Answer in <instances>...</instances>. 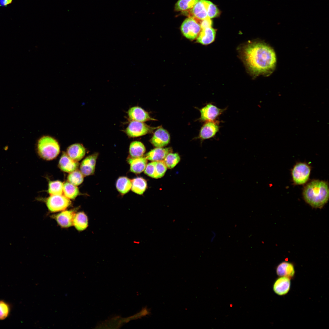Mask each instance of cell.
<instances>
[{
  "mask_svg": "<svg viewBox=\"0 0 329 329\" xmlns=\"http://www.w3.org/2000/svg\"><path fill=\"white\" fill-rule=\"evenodd\" d=\"M244 61L249 71L255 76H268L274 71L276 58L273 49L263 42L246 45L243 52Z\"/></svg>",
  "mask_w": 329,
  "mask_h": 329,
  "instance_id": "cell-1",
  "label": "cell"
},
{
  "mask_svg": "<svg viewBox=\"0 0 329 329\" xmlns=\"http://www.w3.org/2000/svg\"><path fill=\"white\" fill-rule=\"evenodd\" d=\"M303 195L306 202L311 207L321 208L328 200V183L323 181L313 180L304 187Z\"/></svg>",
  "mask_w": 329,
  "mask_h": 329,
  "instance_id": "cell-2",
  "label": "cell"
},
{
  "mask_svg": "<svg viewBox=\"0 0 329 329\" xmlns=\"http://www.w3.org/2000/svg\"><path fill=\"white\" fill-rule=\"evenodd\" d=\"M37 150L39 156L47 160L54 159L58 155L60 148L57 141L49 136H44L38 140Z\"/></svg>",
  "mask_w": 329,
  "mask_h": 329,
  "instance_id": "cell-3",
  "label": "cell"
},
{
  "mask_svg": "<svg viewBox=\"0 0 329 329\" xmlns=\"http://www.w3.org/2000/svg\"><path fill=\"white\" fill-rule=\"evenodd\" d=\"M181 30L186 38L193 40L197 38L201 28L198 21L193 17H188L182 23Z\"/></svg>",
  "mask_w": 329,
  "mask_h": 329,
  "instance_id": "cell-4",
  "label": "cell"
},
{
  "mask_svg": "<svg viewBox=\"0 0 329 329\" xmlns=\"http://www.w3.org/2000/svg\"><path fill=\"white\" fill-rule=\"evenodd\" d=\"M46 203L48 210L52 212L65 210L71 204L70 199L62 195H51Z\"/></svg>",
  "mask_w": 329,
  "mask_h": 329,
  "instance_id": "cell-5",
  "label": "cell"
},
{
  "mask_svg": "<svg viewBox=\"0 0 329 329\" xmlns=\"http://www.w3.org/2000/svg\"><path fill=\"white\" fill-rule=\"evenodd\" d=\"M311 168L307 164L300 162L293 167L292 175L294 182L297 185H302L308 180L310 174Z\"/></svg>",
  "mask_w": 329,
  "mask_h": 329,
  "instance_id": "cell-6",
  "label": "cell"
},
{
  "mask_svg": "<svg viewBox=\"0 0 329 329\" xmlns=\"http://www.w3.org/2000/svg\"><path fill=\"white\" fill-rule=\"evenodd\" d=\"M158 128L150 126L143 122L131 121L126 132L129 136L136 137L150 133Z\"/></svg>",
  "mask_w": 329,
  "mask_h": 329,
  "instance_id": "cell-7",
  "label": "cell"
},
{
  "mask_svg": "<svg viewBox=\"0 0 329 329\" xmlns=\"http://www.w3.org/2000/svg\"><path fill=\"white\" fill-rule=\"evenodd\" d=\"M226 109L220 108L211 103H208L200 109V119L206 122L216 120Z\"/></svg>",
  "mask_w": 329,
  "mask_h": 329,
  "instance_id": "cell-8",
  "label": "cell"
},
{
  "mask_svg": "<svg viewBox=\"0 0 329 329\" xmlns=\"http://www.w3.org/2000/svg\"><path fill=\"white\" fill-rule=\"evenodd\" d=\"M210 1L200 0L189 10L183 12L188 17H193L197 20L204 19L207 17V10Z\"/></svg>",
  "mask_w": 329,
  "mask_h": 329,
  "instance_id": "cell-9",
  "label": "cell"
},
{
  "mask_svg": "<svg viewBox=\"0 0 329 329\" xmlns=\"http://www.w3.org/2000/svg\"><path fill=\"white\" fill-rule=\"evenodd\" d=\"M220 122L218 120L207 122L201 127L199 137L204 140L214 137L219 131Z\"/></svg>",
  "mask_w": 329,
  "mask_h": 329,
  "instance_id": "cell-10",
  "label": "cell"
},
{
  "mask_svg": "<svg viewBox=\"0 0 329 329\" xmlns=\"http://www.w3.org/2000/svg\"><path fill=\"white\" fill-rule=\"evenodd\" d=\"M170 136L168 132L162 127H158L154 133L150 141L156 147H162L170 142Z\"/></svg>",
  "mask_w": 329,
  "mask_h": 329,
  "instance_id": "cell-11",
  "label": "cell"
},
{
  "mask_svg": "<svg viewBox=\"0 0 329 329\" xmlns=\"http://www.w3.org/2000/svg\"><path fill=\"white\" fill-rule=\"evenodd\" d=\"M75 214L73 210H65L53 215L52 217L60 226L63 228H67L73 225Z\"/></svg>",
  "mask_w": 329,
  "mask_h": 329,
  "instance_id": "cell-12",
  "label": "cell"
},
{
  "mask_svg": "<svg viewBox=\"0 0 329 329\" xmlns=\"http://www.w3.org/2000/svg\"><path fill=\"white\" fill-rule=\"evenodd\" d=\"M98 154L96 153L87 157L81 163L80 171L84 176L92 175L94 172Z\"/></svg>",
  "mask_w": 329,
  "mask_h": 329,
  "instance_id": "cell-13",
  "label": "cell"
},
{
  "mask_svg": "<svg viewBox=\"0 0 329 329\" xmlns=\"http://www.w3.org/2000/svg\"><path fill=\"white\" fill-rule=\"evenodd\" d=\"M128 115L131 121L144 122L149 120H155L150 116L148 113L140 107L135 106L130 108Z\"/></svg>",
  "mask_w": 329,
  "mask_h": 329,
  "instance_id": "cell-14",
  "label": "cell"
},
{
  "mask_svg": "<svg viewBox=\"0 0 329 329\" xmlns=\"http://www.w3.org/2000/svg\"><path fill=\"white\" fill-rule=\"evenodd\" d=\"M291 286L290 278L286 277H280L274 282L273 290L277 295L281 296L286 294Z\"/></svg>",
  "mask_w": 329,
  "mask_h": 329,
  "instance_id": "cell-15",
  "label": "cell"
},
{
  "mask_svg": "<svg viewBox=\"0 0 329 329\" xmlns=\"http://www.w3.org/2000/svg\"><path fill=\"white\" fill-rule=\"evenodd\" d=\"M79 164L71 158L66 153L63 152L60 159L58 166L62 171L70 173L77 169Z\"/></svg>",
  "mask_w": 329,
  "mask_h": 329,
  "instance_id": "cell-16",
  "label": "cell"
},
{
  "mask_svg": "<svg viewBox=\"0 0 329 329\" xmlns=\"http://www.w3.org/2000/svg\"><path fill=\"white\" fill-rule=\"evenodd\" d=\"M127 161L130 165V171L136 174H140L144 171L147 162L145 157H129Z\"/></svg>",
  "mask_w": 329,
  "mask_h": 329,
  "instance_id": "cell-17",
  "label": "cell"
},
{
  "mask_svg": "<svg viewBox=\"0 0 329 329\" xmlns=\"http://www.w3.org/2000/svg\"><path fill=\"white\" fill-rule=\"evenodd\" d=\"M171 152L169 148L156 147L147 153L145 157L147 160L154 161H162Z\"/></svg>",
  "mask_w": 329,
  "mask_h": 329,
  "instance_id": "cell-18",
  "label": "cell"
},
{
  "mask_svg": "<svg viewBox=\"0 0 329 329\" xmlns=\"http://www.w3.org/2000/svg\"><path fill=\"white\" fill-rule=\"evenodd\" d=\"M86 150L81 144L75 143L68 147L67 149V155L74 161H78L81 160L85 156Z\"/></svg>",
  "mask_w": 329,
  "mask_h": 329,
  "instance_id": "cell-19",
  "label": "cell"
},
{
  "mask_svg": "<svg viewBox=\"0 0 329 329\" xmlns=\"http://www.w3.org/2000/svg\"><path fill=\"white\" fill-rule=\"evenodd\" d=\"M276 273L279 277H286L290 278H292L295 273L294 265L288 262H282L277 267Z\"/></svg>",
  "mask_w": 329,
  "mask_h": 329,
  "instance_id": "cell-20",
  "label": "cell"
},
{
  "mask_svg": "<svg viewBox=\"0 0 329 329\" xmlns=\"http://www.w3.org/2000/svg\"><path fill=\"white\" fill-rule=\"evenodd\" d=\"M215 34V30L212 27L202 29L196 38L197 41L203 45L210 44L214 41Z\"/></svg>",
  "mask_w": 329,
  "mask_h": 329,
  "instance_id": "cell-21",
  "label": "cell"
},
{
  "mask_svg": "<svg viewBox=\"0 0 329 329\" xmlns=\"http://www.w3.org/2000/svg\"><path fill=\"white\" fill-rule=\"evenodd\" d=\"M73 225L78 231H83L88 226V219L86 214L83 212L76 213Z\"/></svg>",
  "mask_w": 329,
  "mask_h": 329,
  "instance_id": "cell-22",
  "label": "cell"
},
{
  "mask_svg": "<svg viewBox=\"0 0 329 329\" xmlns=\"http://www.w3.org/2000/svg\"><path fill=\"white\" fill-rule=\"evenodd\" d=\"M146 151L143 144L139 141H134L131 143L129 147V153L131 157H142Z\"/></svg>",
  "mask_w": 329,
  "mask_h": 329,
  "instance_id": "cell-23",
  "label": "cell"
},
{
  "mask_svg": "<svg viewBox=\"0 0 329 329\" xmlns=\"http://www.w3.org/2000/svg\"><path fill=\"white\" fill-rule=\"evenodd\" d=\"M131 189L134 193L139 195H142L147 188L146 180L142 177H136L131 180Z\"/></svg>",
  "mask_w": 329,
  "mask_h": 329,
  "instance_id": "cell-24",
  "label": "cell"
},
{
  "mask_svg": "<svg viewBox=\"0 0 329 329\" xmlns=\"http://www.w3.org/2000/svg\"><path fill=\"white\" fill-rule=\"evenodd\" d=\"M131 180L128 178L122 176L117 180L116 186L117 190L122 194H125L131 189Z\"/></svg>",
  "mask_w": 329,
  "mask_h": 329,
  "instance_id": "cell-25",
  "label": "cell"
},
{
  "mask_svg": "<svg viewBox=\"0 0 329 329\" xmlns=\"http://www.w3.org/2000/svg\"><path fill=\"white\" fill-rule=\"evenodd\" d=\"M200 0H179L175 4V10L182 12L190 10Z\"/></svg>",
  "mask_w": 329,
  "mask_h": 329,
  "instance_id": "cell-26",
  "label": "cell"
},
{
  "mask_svg": "<svg viewBox=\"0 0 329 329\" xmlns=\"http://www.w3.org/2000/svg\"><path fill=\"white\" fill-rule=\"evenodd\" d=\"M63 193L64 195L69 199H73L79 194L78 188L69 182L63 184Z\"/></svg>",
  "mask_w": 329,
  "mask_h": 329,
  "instance_id": "cell-27",
  "label": "cell"
},
{
  "mask_svg": "<svg viewBox=\"0 0 329 329\" xmlns=\"http://www.w3.org/2000/svg\"><path fill=\"white\" fill-rule=\"evenodd\" d=\"M63 184L59 181H50L48 183V193L51 195H62Z\"/></svg>",
  "mask_w": 329,
  "mask_h": 329,
  "instance_id": "cell-28",
  "label": "cell"
},
{
  "mask_svg": "<svg viewBox=\"0 0 329 329\" xmlns=\"http://www.w3.org/2000/svg\"><path fill=\"white\" fill-rule=\"evenodd\" d=\"M180 157L178 153H170L164 159L167 167L169 169L174 168L180 161Z\"/></svg>",
  "mask_w": 329,
  "mask_h": 329,
  "instance_id": "cell-29",
  "label": "cell"
},
{
  "mask_svg": "<svg viewBox=\"0 0 329 329\" xmlns=\"http://www.w3.org/2000/svg\"><path fill=\"white\" fill-rule=\"evenodd\" d=\"M83 176L80 171L77 169L70 172L68 176L67 179L70 183L76 186H78L83 182Z\"/></svg>",
  "mask_w": 329,
  "mask_h": 329,
  "instance_id": "cell-30",
  "label": "cell"
},
{
  "mask_svg": "<svg viewBox=\"0 0 329 329\" xmlns=\"http://www.w3.org/2000/svg\"><path fill=\"white\" fill-rule=\"evenodd\" d=\"M167 168L163 160L155 161V172L154 178L158 179L163 176L167 171Z\"/></svg>",
  "mask_w": 329,
  "mask_h": 329,
  "instance_id": "cell-31",
  "label": "cell"
},
{
  "mask_svg": "<svg viewBox=\"0 0 329 329\" xmlns=\"http://www.w3.org/2000/svg\"><path fill=\"white\" fill-rule=\"evenodd\" d=\"M10 310V306L8 303L4 300H0V320L6 319L9 314Z\"/></svg>",
  "mask_w": 329,
  "mask_h": 329,
  "instance_id": "cell-32",
  "label": "cell"
},
{
  "mask_svg": "<svg viewBox=\"0 0 329 329\" xmlns=\"http://www.w3.org/2000/svg\"><path fill=\"white\" fill-rule=\"evenodd\" d=\"M219 10L216 6L211 2H210L207 8V16L210 19L217 16L219 14Z\"/></svg>",
  "mask_w": 329,
  "mask_h": 329,
  "instance_id": "cell-33",
  "label": "cell"
},
{
  "mask_svg": "<svg viewBox=\"0 0 329 329\" xmlns=\"http://www.w3.org/2000/svg\"><path fill=\"white\" fill-rule=\"evenodd\" d=\"M155 161H153L147 164L144 170V173L148 176L154 178L155 172Z\"/></svg>",
  "mask_w": 329,
  "mask_h": 329,
  "instance_id": "cell-34",
  "label": "cell"
},
{
  "mask_svg": "<svg viewBox=\"0 0 329 329\" xmlns=\"http://www.w3.org/2000/svg\"><path fill=\"white\" fill-rule=\"evenodd\" d=\"M202 29L211 27L212 21L210 19L207 17L204 19L199 21Z\"/></svg>",
  "mask_w": 329,
  "mask_h": 329,
  "instance_id": "cell-35",
  "label": "cell"
},
{
  "mask_svg": "<svg viewBox=\"0 0 329 329\" xmlns=\"http://www.w3.org/2000/svg\"><path fill=\"white\" fill-rule=\"evenodd\" d=\"M12 0H0V6L6 7L11 4Z\"/></svg>",
  "mask_w": 329,
  "mask_h": 329,
  "instance_id": "cell-36",
  "label": "cell"
},
{
  "mask_svg": "<svg viewBox=\"0 0 329 329\" xmlns=\"http://www.w3.org/2000/svg\"><path fill=\"white\" fill-rule=\"evenodd\" d=\"M212 233L213 234H212V237H211V242H212L213 241V240H214V239L216 237V233H215V232H214V231H212Z\"/></svg>",
  "mask_w": 329,
  "mask_h": 329,
  "instance_id": "cell-37",
  "label": "cell"
}]
</instances>
